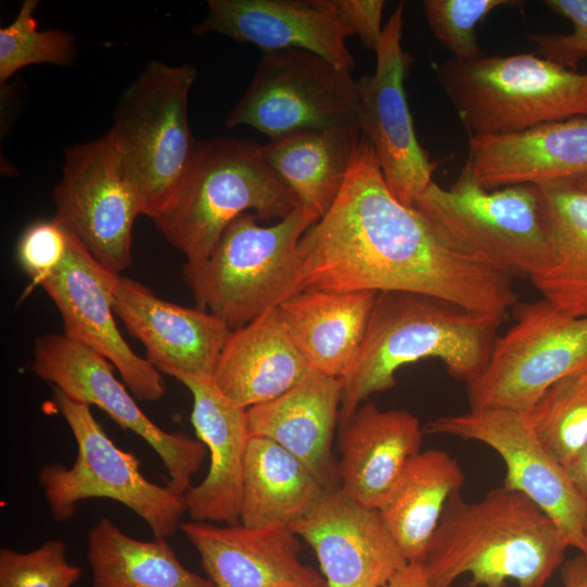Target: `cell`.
Returning <instances> with one entry per match:
<instances>
[{"label":"cell","mask_w":587,"mask_h":587,"mask_svg":"<svg viewBox=\"0 0 587 587\" xmlns=\"http://www.w3.org/2000/svg\"><path fill=\"white\" fill-rule=\"evenodd\" d=\"M53 400L76 440L77 458L71 467L53 463L39 470L38 482L52 519L66 522L76 513L79 501L109 498L138 514L154 537L166 538L179 529L186 512L184 496L148 480L137 457L108 437L89 404L57 388Z\"/></svg>","instance_id":"obj_9"},{"label":"cell","mask_w":587,"mask_h":587,"mask_svg":"<svg viewBox=\"0 0 587 587\" xmlns=\"http://www.w3.org/2000/svg\"><path fill=\"white\" fill-rule=\"evenodd\" d=\"M298 204L266 164L260 146L234 137H214L198 141L182 182L152 221L186 257V263L199 264L242 213L279 221Z\"/></svg>","instance_id":"obj_4"},{"label":"cell","mask_w":587,"mask_h":587,"mask_svg":"<svg viewBox=\"0 0 587 587\" xmlns=\"http://www.w3.org/2000/svg\"><path fill=\"white\" fill-rule=\"evenodd\" d=\"M503 317L469 310L438 297L378 292L358 355L341 378L340 421L370 396L396 386L407 364L437 359L465 384L486 367Z\"/></svg>","instance_id":"obj_3"},{"label":"cell","mask_w":587,"mask_h":587,"mask_svg":"<svg viewBox=\"0 0 587 587\" xmlns=\"http://www.w3.org/2000/svg\"><path fill=\"white\" fill-rule=\"evenodd\" d=\"M522 3L514 0H425L423 7L434 37L452 54L451 58L471 60L485 54L477 41L476 26L498 8Z\"/></svg>","instance_id":"obj_34"},{"label":"cell","mask_w":587,"mask_h":587,"mask_svg":"<svg viewBox=\"0 0 587 587\" xmlns=\"http://www.w3.org/2000/svg\"><path fill=\"white\" fill-rule=\"evenodd\" d=\"M298 253L300 291L417 292L503 319L519 299L512 278L459 250L394 197L362 134L340 192L304 232Z\"/></svg>","instance_id":"obj_1"},{"label":"cell","mask_w":587,"mask_h":587,"mask_svg":"<svg viewBox=\"0 0 587 587\" xmlns=\"http://www.w3.org/2000/svg\"><path fill=\"white\" fill-rule=\"evenodd\" d=\"M524 413L541 445L567 469L587 445V366L553 383Z\"/></svg>","instance_id":"obj_32"},{"label":"cell","mask_w":587,"mask_h":587,"mask_svg":"<svg viewBox=\"0 0 587 587\" xmlns=\"http://www.w3.org/2000/svg\"><path fill=\"white\" fill-rule=\"evenodd\" d=\"M61 539L47 540L28 552L0 550V587H72L80 569L68 562Z\"/></svg>","instance_id":"obj_35"},{"label":"cell","mask_w":587,"mask_h":587,"mask_svg":"<svg viewBox=\"0 0 587 587\" xmlns=\"http://www.w3.org/2000/svg\"><path fill=\"white\" fill-rule=\"evenodd\" d=\"M91 587H215L185 567L165 538L142 541L101 519L88 532Z\"/></svg>","instance_id":"obj_31"},{"label":"cell","mask_w":587,"mask_h":587,"mask_svg":"<svg viewBox=\"0 0 587 587\" xmlns=\"http://www.w3.org/2000/svg\"><path fill=\"white\" fill-rule=\"evenodd\" d=\"M192 396L191 424L209 454L204 479L184 495L192 521L239 524L250 433L247 410L228 400L212 378L173 375Z\"/></svg>","instance_id":"obj_21"},{"label":"cell","mask_w":587,"mask_h":587,"mask_svg":"<svg viewBox=\"0 0 587 587\" xmlns=\"http://www.w3.org/2000/svg\"><path fill=\"white\" fill-rule=\"evenodd\" d=\"M225 125H246L270 139L303 130L359 127L358 82L350 72L309 51L263 52Z\"/></svg>","instance_id":"obj_10"},{"label":"cell","mask_w":587,"mask_h":587,"mask_svg":"<svg viewBox=\"0 0 587 587\" xmlns=\"http://www.w3.org/2000/svg\"><path fill=\"white\" fill-rule=\"evenodd\" d=\"M310 370L276 308L230 332L212 380L228 400L248 410L283 395Z\"/></svg>","instance_id":"obj_25"},{"label":"cell","mask_w":587,"mask_h":587,"mask_svg":"<svg viewBox=\"0 0 587 587\" xmlns=\"http://www.w3.org/2000/svg\"><path fill=\"white\" fill-rule=\"evenodd\" d=\"M360 138L359 127L303 130L260 147L299 205L321 218L342 188Z\"/></svg>","instance_id":"obj_28"},{"label":"cell","mask_w":587,"mask_h":587,"mask_svg":"<svg viewBox=\"0 0 587 587\" xmlns=\"http://www.w3.org/2000/svg\"><path fill=\"white\" fill-rule=\"evenodd\" d=\"M513 310L515 323L466 384L470 409L525 412L553 383L587 366V316L567 315L545 298L517 302Z\"/></svg>","instance_id":"obj_11"},{"label":"cell","mask_w":587,"mask_h":587,"mask_svg":"<svg viewBox=\"0 0 587 587\" xmlns=\"http://www.w3.org/2000/svg\"><path fill=\"white\" fill-rule=\"evenodd\" d=\"M419 419L407 410L361 404L340 421L338 475L340 489L358 502L378 509L424 436Z\"/></svg>","instance_id":"obj_23"},{"label":"cell","mask_w":587,"mask_h":587,"mask_svg":"<svg viewBox=\"0 0 587 587\" xmlns=\"http://www.w3.org/2000/svg\"><path fill=\"white\" fill-rule=\"evenodd\" d=\"M585 534L587 538V509H586V520H585Z\"/></svg>","instance_id":"obj_43"},{"label":"cell","mask_w":587,"mask_h":587,"mask_svg":"<svg viewBox=\"0 0 587 587\" xmlns=\"http://www.w3.org/2000/svg\"><path fill=\"white\" fill-rule=\"evenodd\" d=\"M464 473L444 450L413 455L378 511L407 562H423L450 497Z\"/></svg>","instance_id":"obj_27"},{"label":"cell","mask_w":587,"mask_h":587,"mask_svg":"<svg viewBox=\"0 0 587 587\" xmlns=\"http://www.w3.org/2000/svg\"><path fill=\"white\" fill-rule=\"evenodd\" d=\"M429 435L475 440L495 450L504 462L503 486L520 491L558 525L570 548L587 557V499L566 469L541 445L522 411L483 408L445 415L423 426Z\"/></svg>","instance_id":"obj_13"},{"label":"cell","mask_w":587,"mask_h":587,"mask_svg":"<svg viewBox=\"0 0 587 587\" xmlns=\"http://www.w3.org/2000/svg\"><path fill=\"white\" fill-rule=\"evenodd\" d=\"M342 395L341 378L310 370L277 398L247 410L250 436L271 439L298 458L326 488L339 486L332 445Z\"/></svg>","instance_id":"obj_24"},{"label":"cell","mask_w":587,"mask_h":587,"mask_svg":"<svg viewBox=\"0 0 587 587\" xmlns=\"http://www.w3.org/2000/svg\"><path fill=\"white\" fill-rule=\"evenodd\" d=\"M53 199V220L99 263L116 274L130 265L133 226L142 209L109 133L65 150Z\"/></svg>","instance_id":"obj_12"},{"label":"cell","mask_w":587,"mask_h":587,"mask_svg":"<svg viewBox=\"0 0 587 587\" xmlns=\"http://www.w3.org/2000/svg\"><path fill=\"white\" fill-rule=\"evenodd\" d=\"M538 188L555 255L548 270L530 282L560 311L575 317L587 316V190L577 180Z\"/></svg>","instance_id":"obj_30"},{"label":"cell","mask_w":587,"mask_h":587,"mask_svg":"<svg viewBox=\"0 0 587 587\" xmlns=\"http://www.w3.org/2000/svg\"><path fill=\"white\" fill-rule=\"evenodd\" d=\"M38 0L23 1L15 18L0 28V83L36 64L71 65L76 58L73 36L60 29H38L34 12Z\"/></svg>","instance_id":"obj_33"},{"label":"cell","mask_w":587,"mask_h":587,"mask_svg":"<svg viewBox=\"0 0 587 587\" xmlns=\"http://www.w3.org/2000/svg\"><path fill=\"white\" fill-rule=\"evenodd\" d=\"M436 73L469 137L587 117V72L565 68L539 54L450 58Z\"/></svg>","instance_id":"obj_6"},{"label":"cell","mask_w":587,"mask_h":587,"mask_svg":"<svg viewBox=\"0 0 587 587\" xmlns=\"http://www.w3.org/2000/svg\"><path fill=\"white\" fill-rule=\"evenodd\" d=\"M324 489L285 448L271 439L250 436L239 523L249 527H290L313 508Z\"/></svg>","instance_id":"obj_29"},{"label":"cell","mask_w":587,"mask_h":587,"mask_svg":"<svg viewBox=\"0 0 587 587\" xmlns=\"http://www.w3.org/2000/svg\"><path fill=\"white\" fill-rule=\"evenodd\" d=\"M114 314L146 348V359L171 376L212 378L230 334L210 312L166 301L137 280L118 276Z\"/></svg>","instance_id":"obj_19"},{"label":"cell","mask_w":587,"mask_h":587,"mask_svg":"<svg viewBox=\"0 0 587 587\" xmlns=\"http://www.w3.org/2000/svg\"><path fill=\"white\" fill-rule=\"evenodd\" d=\"M197 75L190 64L149 62L121 96L108 132L151 218L182 182L198 145L188 121Z\"/></svg>","instance_id":"obj_8"},{"label":"cell","mask_w":587,"mask_h":587,"mask_svg":"<svg viewBox=\"0 0 587 587\" xmlns=\"http://www.w3.org/2000/svg\"><path fill=\"white\" fill-rule=\"evenodd\" d=\"M208 14L196 35L217 33L263 52L299 49L352 72L355 60L347 46L352 36L335 0H208Z\"/></svg>","instance_id":"obj_18"},{"label":"cell","mask_w":587,"mask_h":587,"mask_svg":"<svg viewBox=\"0 0 587 587\" xmlns=\"http://www.w3.org/2000/svg\"><path fill=\"white\" fill-rule=\"evenodd\" d=\"M552 13L565 17L573 26L569 34H526L540 57L569 70L587 59V0H545Z\"/></svg>","instance_id":"obj_36"},{"label":"cell","mask_w":587,"mask_h":587,"mask_svg":"<svg viewBox=\"0 0 587 587\" xmlns=\"http://www.w3.org/2000/svg\"><path fill=\"white\" fill-rule=\"evenodd\" d=\"M574 485L587 499V445L566 469Z\"/></svg>","instance_id":"obj_41"},{"label":"cell","mask_w":587,"mask_h":587,"mask_svg":"<svg viewBox=\"0 0 587 587\" xmlns=\"http://www.w3.org/2000/svg\"><path fill=\"white\" fill-rule=\"evenodd\" d=\"M179 530L215 587H327L321 573L300 561V538L289 527L191 521Z\"/></svg>","instance_id":"obj_20"},{"label":"cell","mask_w":587,"mask_h":587,"mask_svg":"<svg viewBox=\"0 0 587 587\" xmlns=\"http://www.w3.org/2000/svg\"><path fill=\"white\" fill-rule=\"evenodd\" d=\"M70 234L55 221H38L22 234L17 257L33 285H41L62 263Z\"/></svg>","instance_id":"obj_37"},{"label":"cell","mask_w":587,"mask_h":587,"mask_svg":"<svg viewBox=\"0 0 587 587\" xmlns=\"http://www.w3.org/2000/svg\"><path fill=\"white\" fill-rule=\"evenodd\" d=\"M570 548L552 519L524 494L505 486L477 501L448 500L423 565L433 587H545Z\"/></svg>","instance_id":"obj_2"},{"label":"cell","mask_w":587,"mask_h":587,"mask_svg":"<svg viewBox=\"0 0 587 587\" xmlns=\"http://www.w3.org/2000/svg\"><path fill=\"white\" fill-rule=\"evenodd\" d=\"M377 294L304 289L277 311L310 369L342 378L358 355Z\"/></svg>","instance_id":"obj_26"},{"label":"cell","mask_w":587,"mask_h":587,"mask_svg":"<svg viewBox=\"0 0 587 587\" xmlns=\"http://www.w3.org/2000/svg\"><path fill=\"white\" fill-rule=\"evenodd\" d=\"M33 372L68 398L96 405L121 427L141 437L163 462L170 487L184 496L200 470L207 448L184 433H168L154 424L114 376V366L93 350L49 333L33 345Z\"/></svg>","instance_id":"obj_14"},{"label":"cell","mask_w":587,"mask_h":587,"mask_svg":"<svg viewBox=\"0 0 587 587\" xmlns=\"http://www.w3.org/2000/svg\"><path fill=\"white\" fill-rule=\"evenodd\" d=\"M562 587H587V557L578 555L564 561L561 566Z\"/></svg>","instance_id":"obj_40"},{"label":"cell","mask_w":587,"mask_h":587,"mask_svg":"<svg viewBox=\"0 0 587 587\" xmlns=\"http://www.w3.org/2000/svg\"><path fill=\"white\" fill-rule=\"evenodd\" d=\"M413 207L451 245L512 279L532 280L554 260L551 228L536 185L487 190L464 164L449 187L433 182Z\"/></svg>","instance_id":"obj_5"},{"label":"cell","mask_w":587,"mask_h":587,"mask_svg":"<svg viewBox=\"0 0 587 587\" xmlns=\"http://www.w3.org/2000/svg\"><path fill=\"white\" fill-rule=\"evenodd\" d=\"M118 276L70 234L64 260L40 286L58 308L67 339L112 363L136 398L159 401L165 394L160 372L133 351L114 320V289Z\"/></svg>","instance_id":"obj_16"},{"label":"cell","mask_w":587,"mask_h":587,"mask_svg":"<svg viewBox=\"0 0 587 587\" xmlns=\"http://www.w3.org/2000/svg\"><path fill=\"white\" fill-rule=\"evenodd\" d=\"M579 183V185L585 188L587 190V178L585 179H582V180H577Z\"/></svg>","instance_id":"obj_42"},{"label":"cell","mask_w":587,"mask_h":587,"mask_svg":"<svg viewBox=\"0 0 587 587\" xmlns=\"http://www.w3.org/2000/svg\"><path fill=\"white\" fill-rule=\"evenodd\" d=\"M465 165L487 190L587 178V117L520 133L469 137Z\"/></svg>","instance_id":"obj_22"},{"label":"cell","mask_w":587,"mask_h":587,"mask_svg":"<svg viewBox=\"0 0 587 587\" xmlns=\"http://www.w3.org/2000/svg\"><path fill=\"white\" fill-rule=\"evenodd\" d=\"M403 14L404 3L400 2L383 27L375 49V72L357 80L358 121L390 192L412 207L434 182L439 162L420 143L407 100L404 80L413 58L401 43Z\"/></svg>","instance_id":"obj_15"},{"label":"cell","mask_w":587,"mask_h":587,"mask_svg":"<svg viewBox=\"0 0 587 587\" xmlns=\"http://www.w3.org/2000/svg\"><path fill=\"white\" fill-rule=\"evenodd\" d=\"M336 8L348 29L364 47L375 51L383 34V0H335Z\"/></svg>","instance_id":"obj_38"},{"label":"cell","mask_w":587,"mask_h":587,"mask_svg":"<svg viewBox=\"0 0 587 587\" xmlns=\"http://www.w3.org/2000/svg\"><path fill=\"white\" fill-rule=\"evenodd\" d=\"M289 528L313 549L327 587H384L408 563L378 509L339 486Z\"/></svg>","instance_id":"obj_17"},{"label":"cell","mask_w":587,"mask_h":587,"mask_svg":"<svg viewBox=\"0 0 587 587\" xmlns=\"http://www.w3.org/2000/svg\"><path fill=\"white\" fill-rule=\"evenodd\" d=\"M384 587H433L422 562H408Z\"/></svg>","instance_id":"obj_39"},{"label":"cell","mask_w":587,"mask_h":587,"mask_svg":"<svg viewBox=\"0 0 587 587\" xmlns=\"http://www.w3.org/2000/svg\"><path fill=\"white\" fill-rule=\"evenodd\" d=\"M317 220L299 204L270 226L252 212L236 217L207 260L183 266L198 308L230 330L278 308L300 291L298 243Z\"/></svg>","instance_id":"obj_7"}]
</instances>
